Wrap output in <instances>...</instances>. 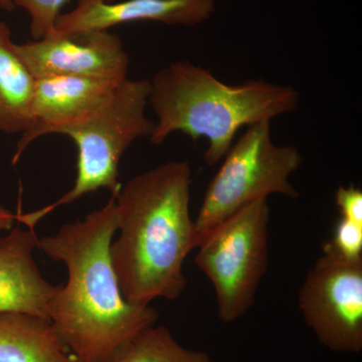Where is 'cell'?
I'll list each match as a JSON object with an SVG mask.
<instances>
[{
    "label": "cell",
    "instance_id": "obj_18",
    "mask_svg": "<svg viewBox=\"0 0 362 362\" xmlns=\"http://www.w3.org/2000/svg\"><path fill=\"white\" fill-rule=\"evenodd\" d=\"M14 221H16V214L11 213L6 207L0 206V232L11 230L13 228Z\"/></svg>",
    "mask_w": 362,
    "mask_h": 362
},
{
    "label": "cell",
    "instance_id": "obj_17",
    "mask_svg": "<svg viewBox=\"0 0 362 362\" xmlns=\"http://www.w3.org/2000/svg\"><path fill=\"white\" fill-rule=\"evenodd\" d=\"M335 202L341 218L362 225V190L356 185L339 187L335 194Z\"/></svg>",
    "mask_w": 362,
    "mask_h": 362
},
{
    "label": "cell",
    "instance_id": "obj_20",
    "mask_svg": "<svg viewBox=\"0 0 362 362\" xmlns=\"http://www.w3.org/2000/svg\"><path fill=\"white\" fill-rule=\"evenodd\" d=\"M103 1H105V2H113V1H116V0H103Z\"/></svg>",
    "mask_w": 362,
    "mask_h": 362
},
{
    "label": "cell",
    "instance_id": "obj_2",
    "mask_svg": "<svg viewBox=\"0 0 362 362\" xmlns=\"http://www.w3.org/2000/svg\"><path fill=\"white\" fill-rule=\"evenodd\" d=\"M192 182L187 161H168L131 178L116 195L119 235L112 240L110 257L130 304L173 301L185 291L183 264L197 247Z\"/></svg>",
    "mask_w": 362,
    "mask_h": 362
},
{
    "label": "cell",
    "instance_id": "obj_11",
    "mask_svg": "<svg viewBox=\"0 0 362 362\" xmlns=\"http://www.w3.org/2000/svg\"><path fill=\"white\" fill-rule=\"evenodd\" d=\"M37 240L35 230L21 226L0 235V313L23 312L47 319L58 286L45 280L33 259Z\"/></svg>",
    "mask_w": 362,
    "mask_h": 362
},
{
    "label": "cell",
    "instance_id": "obj_9",
    "mask_svg": "<svg viewBox=\"0 0 362 362\" xmlns=\"http://www.w3.org/2000/svg\"><path fill=\"white\" fill-rule=\"evenodd\" d=\"M126 78L52 76L35 80L32 106L33 127L23 133L13 157L18 163L30 143L52 126L74 122L103 107Z\"/></svg>",
    "mask_w": 362,
    "mask_h": 362
},
{
    "label": "cell",
    "instance_id": "obj_13",
    "mask_svg": "<svg viewBox=\"0 0 362 362\" xmlns=\"http://www.w3.org/2000/svg\"><path fill=\"white\" fill-rule=\"evenodd\" d=\"M14 44L11 28L0 21V132L23 134L33 125L30 106L35 80Z\"/></svg>",
    "mask_w": 362,
    "mask_h": 362
},
{
    "label": "cell",
    "instance_id": "obj_8",
    "mask_svg": "<svg viewBox=\"0 0 362 362\" xmlns=\"http://www.w3.org/2000/svg\"><path fill=\"white\" fill-rule=\"evenodd\" d=\"M14 49L35 80L52 76L127 78L129 56L109 30L58 33Z\"/></svg>",
    "mask_w": 362,
    "mask_h": 362
},
{
    "label": "cell",
    "instance_id": "obj_19",
    "mask_svg": "<svg viewBox=\"0 0 362 362\" xmlns=\"http://www.w3.org/2000/svg\"><path fill=\"white\" fill-rule=\"evenodd\" d=\"M14 8L13 0H0V9L2 11H13Z\"/></svg>",
    "mask_w": 362,
    "mask_h": 362
},
{
    "label": "cell",
    "instance_id": "obj_1",
    "mask_svg": "<svg viewBox=\"0 0 362 362\" xmlns=\"http://www.w3.org/2000/svg\"><path fill=\"white\" fill-rule=\"evenodd\" d=\"M117 233L116 195L83 220L37 240V249L65 264L68 280L57 287L47 319L75 362H113L158 320L150 306L126 301L112 266Z\"/></svg>",
    "mask_w": 362,
    "mask_h": 362
},
{
    "label": "cell",
    "instance_id": "obj_14",
    "mask_svg": "<svg viewBox=\"0 0 362 362\" xmlns=\"http://www.w3.org/2000/svg\"><path fill=\"white\" fill-rule=\"evenodd\" d=\"M113 362H218L204 351L185 349L168 327L156 324L145 328Z\"/></svg>",
    "mask_w": 362,
    "mask_h": 362
},
{
    "label": "cell",
    "instance_id": "obj_12",
    "mask_svg": "<svg viewBox=\"0 0 362 362\" xmlns=\"http://www.w3.org/2000/svg\"><path fill=\"white\" fill-rule=\"evenodd\" d=\"M0 362H75L44 317L0 313Z\"/></svg>",
    "mask_w": 362,
    "mask_h": 362
},
{
    "label": "cell",
    "instance_id": "obj_3",
    "mask_svg": "<svg viewBox=\"0 0 362 362\" xmlns=\"http://www.w3.org/2000/svg\"><path fill=\"white\" fill-rule=\"evenodd\" d=\"M149 82L148 103L157 118L150 142L160 145L175 132L194 141L206 138L209 165L220 163L240 128L293 113L300 102L292 86L262 80L228 85L187 61L169 64Z\"/></svg>",
    "mask_w": 362,
    "mask_h": 362
},
{
    "label": "cell",
    "instance_id": "obj_7",
    "mask_svg": "<svg viewBox=\"0 0 362 362\" xmlns=\"http://www.w3.org/2000/svg\"><path fill=\"white\" fill-rule=\"evenodd\" d=\"M298 306L305 323L326 349L362 350V259H347L323 245V255L305 278Z\"/></svg>",
    "mask_w": 362,
    "mask_h": 362
},
{
    "label": "cell",
    "instance_id": "obj_4",
    "mask_svg": "<svg viewBox=\"0 0 362 362\" xmlns=\"http://www.w3.org/2000/svg\"><path fill=\"white\" fill-rule=\"evenodd\" d=\"M149 94V80L127 78L94 113L42 131V137L61 134L73 140L78 148L77 176L73 187L58 201L35 211L16 214V220L35 230L45 216L86 194L99 189L118 194L119 164L124 154L136 140L149 138L153 133L156 122L146 116Z\"/></svg>",
    "mask_w": 362,
    "mask_h": 362
},
{
    "label": "cell",
    "instance_id": "obj_6",
    "mask_svg": "<svg viewBox=\"0 0 362 362\" xmlns=\"http://www.w3.org/2000/svg\"><path fill=\"white\" fill-rule=\"evenodd\" d=\"M268 199H258L221 221L201 238L195 264L211 281L218 317L233 323L256 299L269 263Z\"/></svg>",
    "mask_w": 362,
    "mask_h": 362
},
{
    "label": "cell",
    "instance_id": "obj_10",
    "mask_svg": "<svg viewBox=\"0 0 362 362\" xmlns=\"http://www.w3.org/2000/svg\"><path fill=\"white\" fill-rule=\"evenodd\" d=\"M214 11V0H78L73 11L59 16L56 33L109 30L138 21L195 26L209 20Z\"/></svg>",
    "mask_w": 362,
    "mask_h": 362
},
{
    "label": "cell",
    "instance_id": "obj_15",
    "mask_svg": "<svg viewBox=\"0 0 362 362\" xmlns=\"http://www.w3.org/2000/svg\"><path fill=\"white\" fill-rule=\"evenodd\" d=\"M69 0H13L14 7L25 9L30 16V35L42 40L56 33V23Z\"/></svg>",
    "mask_w": 362,
    "mask_h": 362
},
{
    "label": "cell",
    "instance_id": "obj_16",
    "mask_svg": "<svg viewBox=\"0 0 362 362\" xmlns=\"http://www.w3.org/2000/svg\"><path fill=\"white\" fill-rule=\"evenodd\" d=\"M324 245L343 258L362 259V225L340 218L335 226L333 239Z\"/></svg>",
    "mask_w": 362,
    "mask_h": 362
},
{
    "label": "cell",
    "instance_id": "obj_5",
    "mask_svg": "<svg viewBox=\"0 0 362 362\" xmlns=\"http://www.w3.org/2000/svg\"><path fill=\"white\" fill-rule=\"evenodd\" d=\"M270 123L249 126L226 152L194 221L197 245L204 233L252 202L272 194L299 197L290 177L303 162L301 152L294 145L275 144Z\"/></svg>",
    "mask_w": 362,
    "mask_h": 362
}]
</instances>
